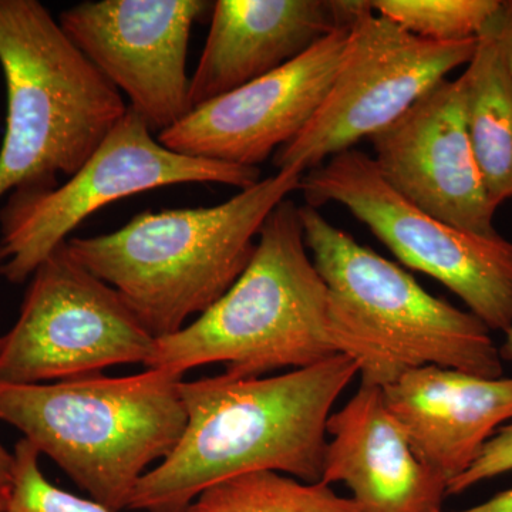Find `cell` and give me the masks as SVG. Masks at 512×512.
Listing matches in <instances>:
<instances>
[{"mask_svg": "<svg viewBox=\"0 0 512 512\" xmlns=\"http://www.w3.org/2000/svg\"><path fill=\"white\" fill-rule=\"evenodd\" d=\"M261 181L255 167L175 153L131 109L83 167L52 188L8 195L0 210V276L22 284L90 215L140 192L180 184H222L239 190Z\"/></svg>", "mask_w": 512, "mask_h": 512, "instance_id": "cell-7", "label": "cell"}, {"mask_svg": "<svg viewBox=\"0 0 512 512\" xmlns=\"http://www.w3.org/2000/svg\"><path fill=\"white\" fill-rule=\"evenodd\" d=\"M505 333H507V342H505L504 348L503 350H500V353L503 359H507L512 362V323L510 329Z\"/></svg>", "mask_w": 512, "mask_h": 512, "instance_id": "cell-25", "label": "cell"}, {"mask_svg": "<svg viewBox=\"0 0 512 512\" xmlns=\"http://www.w3.org/2000/svg\"><path fill=\"white\" fill-rule=\"evenodd\" d=\"M15 481V456L0 443V512L8 507Z\"/></svg>", "mask_w": 512, "mask_h": 512, "instance_id": "cell-22", "label": "cell"}, {"mask_svg": "<svg viewBox=\"0 0 512 512\" xmlns=\"http://www.w3.org/2000/svg\"><path fill=\"white\" fill-rule=\"evenodd\" d=\"M13 456L15 481L5 512H113L50 483L40 468L39 451L28 440L16 443Z\"/></svg>", "mask_w": 512, "mask_h": 512, "instance_id": "cell-20", "label": "cell"}, {"mask_svg": "<svg viewBox=\"0 0 512 512\" xmlns=\"http://www.w3.org/2000/svg\"><path fill=\"white\" fill-rule=\"evenodd\" d=\"M440 512L446 511L441 510ZM456 512H512V488L511 490L494 495L493 498H490V500L485 501L483 504Z\"/></svg>", "mask_w": 512, "mask_h": 512, "instance_id": "cell-23", "label": "cell"}, {"mask_svg": "<svg viewBox=\"0 0 512 512\" xmlns=\"http://www.w3.org/2000/svg\"><path fill=\"white\" fill-rule=\"evenodd\" d=\"M183 376L146 369L43 384L0 383V420L55 461L92 500L128 510L138 483L183 436Z\"/></svg>", "mask_w": 512, "mask_h": 512, "instance_id": "cell-4", "label": "cell"}, {"mask_svg": "<svg viewBox=\"0 0 512 512\" xmlns=\"http://www.w3.org/2000/svg\"><path fill=\"white\" fill-rule=\"evenodd\" d=\"M512 471V423L501 427L497 433L485 443L476 461L466 473L454 478L448 484L447 494L457 495L470 490L474 485L491 480Z\"/></svg>", "mask_w": 512, "mask_h": 512, "instance_id": "cell-21", "label": "cell"}, {"mask_svg": "<svg viewBox=\"0 0 512 512\" xmlns=\"http://www.w3.org/2000/svg\"><path fill=\"white\" fill-rule=\"evenodd\" d=\"M505 8L507 2L477 37L473 59L461 74L468 136L494 208L512 198V66L504 40Z\"/></svg>", "mask_w": 512, "mask_h": 512, "instance_id": "cell-17", "label": "cell"}, {"mask_svg": "<svg viewBox=\"0 0 512 512\" xmlns=\"http://www.w3.org/2000/svg\"><path fill=\"white\" fill-rule=\"evenodd\" d=\"M336 355L328 289L306 248L299 207L286 198L266 218L237 282L190 325L157 339L146 369L184 376L220 363L225 375L249 379Z\"/></svg>", "mask_w": 512, "mask_h": 512, "instance_id": "cell-5", "label": "cell"}, {"mask_svg": "<svg viewBox=\"0 0 512 512\" xmlns=\"http://www.w3.org/2000/svg\"><path fill=\"white\" fill-rule=\"evenodd\" d=\"M476 39L433 42L377 15L366 2L349 28L338 73L315 116L274 154L276 170H315L403 116L448 73L470 63Z\"/></svg>", "mask_w": 512, "mask_h": 512, "instance_id": "cell-10", "label": "cell"}, {"mask_svg": "<svg viewBox=\"0 0 512 512\" xmlns=\"http://www.w3.org/2000/svg\"><path fill=\"white\" fill-rule=\"evenodd\" d=\"M320 483L345 484L360 512H440L448 483L421 457L387 407L383 387L360 383L330 414Z\"/></svg>", "mask_w": 512, "mask_h": 512, "instance_id": "cell-14", "label": "cell"}, {"mask_svg": "<svg viewBox=\"0 0 512 512\" xmlns=\"http://www.w3.org/2000/svg\"><path fill=\"white\" fill-rule=\"evenodd\" d=\"M357 375L352 359L336 355L275 376L183 380V436L138 483L128 510L185 512L212 485L255 471L319 483L330 414Z\"/></svg>", "mask_w": 512, "mask_h": 512, "instance_id": "cell-1", "label": "cell"}, {"mask_svg": "<svg viewBox=\"0 0 512 512\" xmlns=\"http://www.w3.org/2000/svg\"><path fill=\"white\" fill-rule=\"evenodd\" d=\"M157 339L116 289L63 244L30 278L19 318L0 338V383L43 384L147 367Z\"/></svg>", "mask_w": 512, "mask_h": 512, "instance_id": "cell-9", "label": "cell"}, {"mask_svg": "<svg viewBox=\"0 0 512 512\" xmlns=\"http://www.w3.org/2000/svg\"><path fill=\"white\" fill-rule=\"evenodd\" d=\"M0 69V200L72 177L127 113L123 94L37 0H0Z\"/></svg>", "mask_w": 512, "mask_h": 512, "instance_id": "cell-6", "label": "cell"}, {"mask_svg": "<svg viewBox=\"0 0 512 512\" xmlns=\"http://www.w3.org/2000/svg\"><path fill=\"white\" fill-rule=\"evenodd\" d=\"M303 238L328 289L329 335L362 382L386 387L424 366L488 379L503 375L490 329L430 295L402 266L330 224L318 208L299 207Z\"/></svg>", "mask_w": 512, "mask_h": 512, "instance_id": "cell-3", "label": "cell"}, {"mask_svg": "<svg viewBox=\"0 0 512 512\" xmlns=\"http://www.w3.org/2000/svg\"><path fill=\"white\" fill-rule=\"evenodd\" d=\"M369 140L380 174L406 200L461 231L500 237L468 136L463 76L436 84Z\"/></svg>", "mask_w": 512, "mask_h": 512, "instance_id": "cell-13", "label": "cell"}, {"mask_svg": "<svg viewBox=\"0 0 512 512\" xmlns=\"http://www.w3.org/2000/svg\"><path fill=\"white\" fill-rule=\"evenodd\" d=\"M504 40L512 66V2H507V8H505Z\"/></svg>", "mask_w": 512, "mask_h": 512, "instance_id": "cell-24", "label": "cell"}, {"mask_svg": "<svg viewBox=\"0 0 512 512\" xmlns=\"http://www.w3.org/2000/svg\"><path fill=\"white\" fill-rule=\"evenodd\" d=\"M303 175L284 168L215 207L146 210L110 234L72 237L67 247L120 293L154 338H165L237 282L266 218L299 191Z\"/></svg>", "mask_w": 512, "mask_h": 512, "instance_id": "cell-2", "label": "cell"}, {"mask_svg": "<svg viewBox=\"0 0 512 512\" xmlns=\"http://www.w3.org/2000/svg\"><path fill=\"white\" fill-rule=\"evenodd\" d=\"M363 0H218L197 69L192 109L266 76L352 25Z\"/></svg>", "mask_w": 512, "mask_h": 512, "instance_id": "cell-15", "label": "cell"}, {"mask_svg": "<svg viewBox=\"0 0 512 512\" xmlns=\"http://www.w3.org/2000/svg\"><path fill=\"white\" fill-rule=\"evenodd\" d=\"M185 512H360L325 483L255 471L212 485Z\"/></svg>", "mask_w": 512, "mask_h": 512, "instance_id": "cell-18", "label": "cell"}, {"mask_svg": "<svg viewBox=\"0 0 512 512\" xmlns=\"http://www.w3.org/2000/svg\"><path fill=\"white\" fill-rule=\"evenodd\" d=\"M299 191L309 207L343 205L403 265L456 293L488 329H510L512 242L501 235L478 237L420 210L355 148L308 171Z\"/></svg>", "mask_w": 512, "mask_h": 512, "instance_id": "cell-8", "label": "cell"}, {"mask_svg": "<svg viewBox=\"0 0 512 512\" xmlns=\"http://www.w3.org/2000/svg\"><path fill=\"white\" fill-rule=\"evenodd\" d=\"M349 28L333 30L292 62L195 107L158 141L184 156L258 168L315 116L338 73Z\"/></svg>", "mask_w": 512, "mask_h": 512, "instance_id": "cell-12", "label": "cell"}, {"mask_svg": "<svg viewBox=\"0 0 512 512\" xmlns=\"http://www.w3.org/2000/svg\"><path fill=\"white\" fill-rule=\"evenodd\" d=\"M387 407L414 447L448 484L512 420V379L424 366L383 387Z\"/></svg>", "mask_w": 512, "mask_h": 512, "instance_id": "cell-16", "label": "cell"}, {"mask_svg": "<svg viewBox=\"0 0 512 512\" xmlns=\"http://www.w3.org/2000/svg\"><path fill=\"white\" fill-rule=\"evenodd\" d=\"M500 0H372L377 15L433 42L476 39L503 8Z\"/></svg>", "mask_w": 512, "mask_h": 512, "instance_id": "cell-19", "label": "cell"}, {"mask_svg": "<svg viewBox=\"0 0 512 512\" xmlns=\"http://www.w3.org/2000/svg\"><path fill=\"white\" fill-rule=\"evenodd\" d=\"M212 8L207 0H92L63 10L59 23L160 136L192 110L188 45Z\"/></svg>", "mask_w": 512, "mask_h": 512, "instance_id": "cell-11", "label": "cell"}]
</instances>
